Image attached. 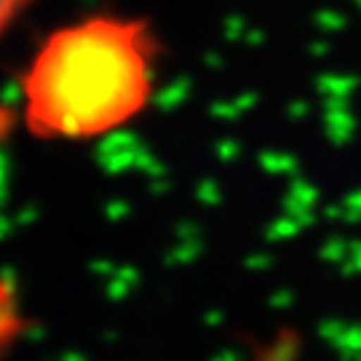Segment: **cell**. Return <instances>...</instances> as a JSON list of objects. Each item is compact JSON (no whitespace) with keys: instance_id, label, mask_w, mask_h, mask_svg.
I'll use <instances>...</instances> for the list:
<instances>
[{"instance_id":"cell-3","label":"cell","mask_w":361,"mask_h":361,"mask_svg":"<svg viewBox=\"0 0 361 361\" xmlns=\"http://www.w3.org/2000/svg\"><path fill=\"white\" fill-rule=\"evenodd\" d=\"M35 3L38 0H0V30L8 35L13 30V25L22 22Z\"/></svg>"},{"instance_id":"cell-1","label":"cell","mask_w":361,"mask_h":361,"mask_svg":"<svg viewBox=\"0 0 361 361\" xmlns=\"http://www.w3.org/2000/svg\"><path fill=\"white\" fill-rule=\"evenodd\" d=\"M164 43L150 19L91 11L49 30L19 73V118L38 142L86 145L131 126L158 91Z\"/></svg>"},{"instance_id":"cell-2","label":"cell","mask_w":361,"mask_h":361,"mask_svg":"<svg viewBox=\"0 0 361 361\" xmlns=\"http://www.w3.org/2000/svg\"><path fill=\"white\" fill-rule=\"evenodd\" d=\"M252 361H300V335L295 329H279L255 350Z\"/></svg>"}]
</instances>
